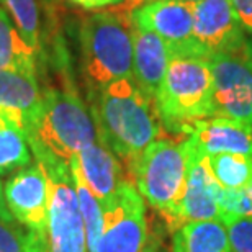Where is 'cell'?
<instances>
[{
  "label": "cell",
  "mask_w": 252,
  "mask_h": 252,
  "mask_svg": "<svg viewBox=\"0 0 252 252\" xmlns=\"http://www.w3.org/2000/svg\"><path fill=\"white\" fill-rule=\"evenodd\" d=\"M90 115L97 139L123 159L128 169L154 139L162 138L158 103L133 79H118L94 89Z\"/></svg>",
  "instance_id": "cell-1"
},
{
  "label": "cell",
  "mask_w": 252,
  "mask_h": 252,
  "mask_svg": "<svg viewBox=\"0 0 252 252\" xmlns=\"http://www.w3.org/2000/svg\"><path fill=\"white\" fill-rule=\"evenodd\" d=\"M30 149L38 160H69L97 139V128L72 82L43 90L39 107L25 126Z\"/></svg>",
  "instance_id": "cell-2"
},
{
  "label": "cell",
  "mask_w": 252,
  "mask_h": 252,
  "mask_svg": "<svg viewBox=\"0 0 252 252\" xmlns=\"http://www.w3.org/2000/svg\"><path fill=\"white\" fill-rule=\"evenodd\" d=\"M190 165V138L172 141L158 138L141 153L129 167L134 187L169 226L179 229L180 203L187 185Z\"/></svg>",
  "instance_id": "cell-3"
},
{
  "label": "cell",
  "mask_w": 252,
  "mask_h": 252,
  "mask_svg": "<svg viewBox=\"0 0 252 252\" xmlns=\"http://www.w3.org/2000/svg\"><path fill=\"white\" fill-rule=\"evenodd\" d=\"M80 58L94 89L118 79H133V20L126 12L87 15L79 30Z\"/></svg>",
  "instance_id": "cell-4"
},
{
  "label": "cell",
  "mask_w": 252,
  "mask_h": 252,
  "mask_svg": "<svg viewBox=\"0 0 252 252\" xmlns=\"http://www.w3.org/2000/svg\"><path fill=\"white\" fill-rule=\"evenodd\" d=\"M156 103L164 126L177 133L195 120L213 117V74L210 61L201 58H170Z\"/></svg>",
  "instance_id": "cell-5"
},
{
  "label": "cell",
  "mask_w": 252,
  "mask_h": 252,
  "mask_svg": "<svg viewBox=\"0 0 252 252\" xmlns=\"http://www.w3.org/2000/svg\"><path fill=\"white\" fill-rule=\"evenodd\" d=\"M38 162L43 164L49 179L46 252H87L85 228L69 164L53 159Z\"/></svg>",
  "instance_id": "cell-6"
},
{
  "label": "cell",
  "mask_w": 252,
  "mask_h": 252,
  "mask_svg": "<svg viewBox=\"0 0 252 252\" xmlns=\"http://www.w3.org/2000/svg\"><path fill=\"white\" fill-rule=\"evenodd\" d=\"M213 74V117L252 128V41L210 59Z\"/></svg>",
  "instance_id": "cell-7"
},
{
  "label": "cell",
  "mask_w": 252,
  "mask_h": 252,
  "mask_svg": "<svg viewBox=\"0 0 252 252\" xmlns=\"http://www.w3.org/2000/svg\"><path fill=\"white\" fill-rule=\"evenodd\" d=\"M148 234L144 200L126 179L115 198L103 206V229L95 252H141Z\"/></svg>",
  "instance_id": "cell-8"
},
{
  "label": "cell",
  "mask_w": 252,
  "mask_h": 252,
  "mask_svg": "<svg viewBox=\"0 0 252 252\" xmlns=\"http://www.w3.org/2000/svg\"><path fill=\"white\" fill-rule=\"evenodd\" d=\"M131 13L138 27L162 39L170 58H198L193 44V10L180 0H149Z\"/></svg>",
  "instance_id": "cell-9"
},
{
  "label": "cell",
  "mask_w": 252,
  "mask_h": 252,
  "mask_svg": "<svg viewBox=\"0 0 252 252\" xmlns=\"http://www.w3.org/2000/svg\"><path fill=\"white\" fill-rule=\"evenodd\" d=\"M3 198L18 224L44 236L49 213V179L41 162L34 160L17 170L3 185Z\"/></svg>",
  "instance_id": "cell-10"
},
{
  "label": "cell",
  "mask_w": 252,
  "mask_h": 252,
  "mask_svg": "<svg viewBox=\"0 0 252 252\" xmlns=\"http://www.w3.org/2000/svg\"><path fill=\"white\" fill-rule=\"evenodd\" d=\"M193 44L196 54L210 61L216 54L239 48L246 33L229 0H201L191 3Z\"/></svg>",
  "instance_id": "cell-11"
},
{
  "label": "cell",
  "mask_w": 252,
  "mask_h": 252,
  "mask_svg": "<svg viewBox=\"0 0 252 252\" xmlns=\"http://www.w3.org/2000/svg\"><path fill=\"white\" fill-rule=\"evenodd\" d=\"M221 190L223 187L210 169L208 156L201 153L195 141L190 138V165L187 185L180 203L179 228L190 221H220L221 223L223 210L218 203Z\"/></svg>",
  "instance_id": "cell-12"
},
{
  "label": "cell",
  "mask_w": 252,
  "mask_h": 252,
  "mask_svg": "<svg viewBox=\"0 0 252 252\" xmlns=\"http://www.w3.org/2000/svg\"><path fill=\"white\" fill-rule=\"evenodd\" d=\"M180 133H187L206 156L233 153L252 156V128L223 117L195 120L185 125Z\"/></svg>",
  "instance_id": "cell-13"
},
{
  "label": "cell",
  "mask_w": 252,
  "mask_h": 252,
  "mask_svg": "<svg viewBox=\"0 0 252 252\" xmlns=\"http://www.w3.org/2000/svg\"><path fill=\"white\" fill-rule=\"evenodd\" d=\"M75 160L85 184L97 196L102 208L107 206L126 180L118 158L103 143L95 139L75 156Z\"/></svg>",
  "instance_id": "cell-14"
},
{
  "label": "cell",
  "mask_w": 252,
  "mask_h": 252,
  "mask_svg": "<svg viewBox=\"0 0 252 252\" xmlns=\"http://www.w3.org/2000/svg\"><path fill=\"white\" fill-rule=\"evenodd\" d=\"M170 53L158 34L133 23V80L136 85L156 100Z\"/></svg>",
  "instance_id": "cell-15"
},
{
  "label": "cell",
  "mask_w": 252,
  "mask_h": 252,
  "mask_svg": "<svg viewBox=\"0 0 252 252\" xmlns=\"http://www.w3.org/2000/svg\"><path fill=\"white\" fill-rule=\"evenodd\" d=\"M41 97L36 75L0 69V108L13 115L23 128L39 107Z\"/></svg>",
  "instance_id": "cell-16"
},
{
  "label": "cell",
  "mask_w": 252,
  "mask_h": 252,
  "mask_svg": "<svg viewBox=\"0 0 252 252\" xmlns=\"http://www.w3.org/2000/svg\"><path fill=\"white\" fill-rule=\"evenodd\" d=\"M32 162L33 153L23 125L0 108V175L17 172Z\"/></svg>",
  "instance_id": "cell-17"
},
{
  "label": "cell",
  "mask_w": 252,
  "mask_h": 252,
  "mask_svg": "<svg viewBox=\"0 0 252 252\" xmlns=\"http://www.w3.org/2000/svg\"><path fill=\"white\" fill-rule=\"evenodd\" d=\"M0 69L36 75V51L22 38L3 8H0Z\"/></svg>",
  "instance_id": "cell-18"
},
{
  "label": "cell",
  "mask_w": 252,
  "mask_h": 252,
  "mask_svg": "<svg viewBox=\"0 0 252 252\" xmlns=\"http://www.w3.org/2000/svg\"><path fill=\"white\" fill-rule=\"evenodd\" d=\"M175 233L185 252H233L228 231L220 221H190Z\"/></svg>",
  "instance_id": "cell-19"
},
{
  "label": "cell",
  "mask_w": 252,
  "mask_h": 252,
  "mask_svg": "<svg viewBox=\"0 0 252 252\" xmlns=\"http://www.w3.org/2000/svg\"><path fill=\"white\" fill-rule=\"evenodd\" d=\"M70 174L74 179V187L75 193H77L79 201V210L80 216L84 221L85 228V239H87V252H95L98 244V239L102 236L103 229V208L97 200V196L92 193V190L89 189V185L85 184V180L80 174L79 164L75 160V156L69 160Z\"/></svg>",
  "instance_id": "cell-20"
},
{
  "label": "cell",
  "mask_w": 252,
  "mask_h": 252,
  "mask_svg": "<svg viewBox=\"0 0 252 252\" xmlns=\"http://www.w3.org/2000/svg\"><path fill=\"white\" fill-rule=\"evenodd\" d=\"M208 164L223 189L241 190L252 180V156L249 154H211Z\"/></svg>",
  "instance_id": "cell-21"
},
{
  "label": "cell",
  "mask_w": 252,
  "mask_h": 252,
  "mask_svg": "<svg viewBox=\"0 0 252 252\" xmlns=\"http://www.w3.org/2000/svg\"><path fill=\"white\" fill-rule=\"evenodd\" d=\"M5 8L12 15L15 27L22 38L38 51L39 44V10L36 0H2Z\"/></svg>",
  "instance_id": "cell-22"
},
{
  "label": "cell",
  "mask_w": 252,
  "mask_h": 252,
  "mask_svg": "<svg viewBox=\"0 0 252 252\" xmlns=\"http://www.w3.org/2000/svg\"><path fill=\"white\" fill-rule=\"evenodd\" d=\"M41 234L23 228L17 221L0 218V252H30Z\"/></svg>",
  "instance_id": "cell-23"
},
{
  "label": "cell",
  "mask_w": 252,
  "mask_h": 252,
  "mask_svg": "<svg viewBox=\"0 0 252 252\" xmlns=\"http://www.w3.org/2000/svg\"><path fill=\"white\" fill-rule=\"evenodd\" d=\"M221 223L228 231L233 252H252V218L234 213H223Z\"/></svg>",
  "instance_id": "cell-24"
},
{
  "label": "cell",
  "mask_w": 252,
  "mask_h": 252,
  "mask_svg": "<svg viewBox=\"0 0 252 252\" xmlns=\"http://www.w3.org/2000/svg\"><path fill=\"white\" fill-rule=\"evenodd\" d=\"M218 203L223 213H234L252 218V180L241 190L223 189L220 193Z\"/></svg>",
  "instance_id": "cell-25"
},
{
  "label": "cell",
  "mask_w": 252,
  "mask_h": 252,
  "mask_svg": "<svg viewBox=\"0 0 252 252\" xmlns=\"http://www.w3.org/2000/svg\"><path fill=\"white\" fill-rule=\"evenodd\" d=\"M244 32L252 33V0H229Z\"/></svg>",
  "instance_id": "cell-26"
},
{
  "label": "cell",
  "mask_w": 252,
  "mask_h": 252,
  "mask_svg": "<svg viewBox=\"0 0 252 252\" xmlns=\"http://www.w3.org/2000/svg\"><path fill=\"white\" fill-rule=\"evenodd\" d=\"M141 252H169V251L165 248L162 238L158 233H153L148 234V239H146V244L141 249Z\"/></svg>",
  "instance_id": "cell-27"
},
{
  "label": "cell",
  "mask_w": 252,
  "mask_h": 252,
  "mask_svg": "<svg viewBox=\"0 0 252 252\" xmlns=\"http://www.w3.org/2000/svg\"><path fill=\"white\" fill-rule=\"evenodd\" d=\"M70 3L79 5L82 8L87 10H94V8H102V7H108V5H117L123 0H69Z\"/></svg>",
  "instance_id": "cell-28"
},
{
  "label": "cell",
  "mask_w": 252,
  "mask_h": 252,
  "mask_svg": "<svg viewBox=\"0 0 252 252\" xmlns=\"http://www.w3.org/2000/svg\"><path fill=\"white\" fill-rule=\"evenodd\" d=\"M0 218L5 220V221H15L13 216L10 215V211L7 208V203H5V198H3V185L0 184Z\"/></svg>",
  "instance_id": "cell-29"
},
{
  "label": "cell",
  "mask_w": 252,
  "mask_h": 252,
  "mask_svg": "<svg viewBox=\"0 0 252 252\" xmlns=\"http://www.w3.org/2000/svg\"><path fill=\"white\" fill-rule=\"evenodd\" d=\"M30 252H46V243H44V236L38 238V241L33 244V248L30 249Z\"/></svg>",
  "instance_id": "cell-30"
},
{
  "label": "cell",
  "mask_w": 252,
  "mask_h": 252,
  "mask_svg": "<svg viewBox=\"0 0 252 252\" xmlns=\"http://www.w3.org/2000/svg\"><path fill=\"white\" fill-rule=\"evenodd\" d=\"M172 251H174V252H185V251H184V246H182V241H180V238H179V234H177V233H174Z\"/></svg>",
  "instance_id": "cell-31"
},
{
  "label": "cell",
  "mask_w": 252,
  "mask_h": 252,
  "mask_svg": "<svg viewBox=\"0 0 252 252\" xmlns=\"http://www.w3.org/2000/svg\"><path fill=\"white\" fill-rule=\"evenodd\" d=\"M146 2H149V0H131V5H143ZM180 2H187V3H198L201 0H180Z\"/></svg>",
  "instance_id": "cell-32"
}]
</instances>
